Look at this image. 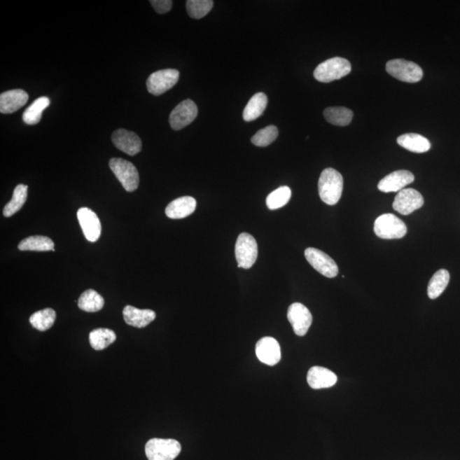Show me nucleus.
<instances>
[{
    "label": "nucleus",
    "mask_w": 460,
    "mask_h": 460,
    "mask_svg": "<svg viewBox=\"0 0 460 460\" xmlns=\"http://www.w3.org/2000/svg\"><path fill=\"white\" fill-rule=\"evenodd\" d=\"M344 179L340 173L333 168H326L321 172L318 190L322 202L333 206L340 202L343 192Z\"/></svg>",
    "instance_id": "obj_1"
},
{
    "label": "nucleus",
    "mask_w": 460,
    "mask_h": 460,
    "mask_svg": "<svg viewBox=\"0 0 460 460\" xmlns=\"http://www.w3.org/2000/svg\"><path fill=\"white\" fill-rule=\"evenodd\" d=\"M351 72V64L347 59L333 57L318 65L314 71V77L322 83H330L340 80Z\"/></svg>",
    "instance_id": "obj_2"
},
{
    "label": "nucleus",
    "mask_w": 460,
    "mask_h": 460,
    "mask_svg": "<svg viewBox=\"0 0 460 460\" xmlns=\"http://www.w3.org/2000/svg\"><path fill=\"white\" fill-rule=\"evenodd\" d=\"M181 450V444L174 439L153 438L145 446L148 460H174Z\"/></svg>",
    "instance_id": "obj_3"
},
{
    "label": "nucleus",
    "mask_w": 460,
    "mask_h": 460,
    "mask_svg": "<svg viewBox=\"0 0 460 460\" xmlns=\"http://www.w3.org/2000/svg\"><path fill=\"white\" fill-rule=\"evenodd\" d=\"M109 167L127 192L137 190L139 186V173L132 162L120 158L109 161Z\"/></svg>",
    "instance_id": "obj_4"
},
{
    "label": "nucleus",
    "mask_w": 460,
    "mask_h": 460,
    "mask_svg": "<svg viewBox=\"0 0 460 460\" xmlns=\"http://www.w3.org/2000/svg\"><path fill=\"white\" fill-rule=\"evenodd\" d=\"M386 71L389 74L396 80L407 82V83H417L422 80L424 73L421 68L415 62L404 60V59H394L387 62Z\"/></svg>",
    "instance_id": "obj_5"
},
{
    "label": "nucleus",
    "mask_w": 460,
    "mask_h": 460,
    "mask_svg": "<svg viewBox=\"0 0 460 460\" xmlns=\"http://www.w3.org/2000/svg\"><path fill=\"white\" fill-rule=\"evenodd\" d=\"M375 232L377 237L385 239H400L406 235V224L396 215L383 214L376 219Z\"/></svg>",
    "instance_id": "obj_6"
},
{
    "label": "nucleus",
    "mask_w": 460,
    "mask_h": 460,
    "mask_svg": "<svg viewBox=\"0 0 460 460\" xmlns=\"http://www.w3.org/2000/svg\"><path fill=\"white\" fill-rule=\"evenodd\" d=\"M258 243L250 234L242 233L239 235L235 243V258L238 268L251 269L258 258Z\"/></svg>",
    "instance_id": "obj_7"
},
{
    "label": "nucleus",
    "mask_w": 460,
    "mask_h": 460,
    "mask_svg": "<svg viewBox=\"0 0 460 460\" xmlns=\"http://www.w3.org/2000/svg\"><path fill=\"white\" fill-rule=\"evenodd\" d=\"M179 72L176 69H163L153 73L147 81L148 92L152 95H162L178 83Z\"/></svg>",
    "instance_id": "obj_8"
},
{
    "label": "nucleus",
    "mask_w": 460,
    "mask_h": 460,
    "mask_svg": "<svg viewBox=\"0 0 460 460\" xmlns=\"http://www.w3.org/2000/svg\"><path fill=\"white\" fill-rule=\"evenodd\" d=\"M305 255L309 265L325 277L334 278L339 274L337 263L324 251L309 247L305 250Z\"/></svg>",
    "instance_id": "obj_9"
},
{
    "label": "nucleus",
    "mask_w": 460,
    "mask_h": 460,
    "mask_svg": "<svg viewBox=\"0 0 460 460\" xmlns=\"http://www.w3.org/2000/svg\"><path fill=\"white\" fill-rule=\"evenodd\" d=\"M198 115L197 106L190 99H186L180 102L176 107L172 110L169 123L175 131H179L190 125L196 119Z\"/></svg>",
    "instance_id": "obj_10"
},
{
    "label": "nucleus",
    "mask_w": 460,
    "mask_h": 460,
    "mask_svg": "<svg viewBox=\"0 0 460 460\" xmlns=\"http://www.w3.org/2000/svg\"><path fill=\"white\" fill-rule=\"evenodd\" d=\"M424 198L414 188H404L396 196L393 208L400 214L407 216L424 206Z\"/></svg>",
    "instance_id": "obj_11"
},
{
    "label": "nucleus",
    "mask_w": 460,
    "mask_h": 460,
    "mask_svg": "<svg viewBox=\"0 0 460 460\" xmlns=\"http://www.w3.org/2000/svg\"><path fill=\"white\" fill-rule=\"evenodd\" d=\"M288 319L292 325L295 334L305 336L312 324L313 317L308 308L300 302L291 305L288 312Z\"/></svg>",
    "instance_id": "obj_12"
},
{
    "label": "nucleus",
    "mask_w": 460,
    "mask_h": 460,
    "mask_svg": "<svg viewBox=\"0 0 460 460\" xmlns=\"http://www.w3.org/2000/svg\"><path fill=\"white\" fill-rule=\"evenodd\" d=\"M256 355L263 363L268 365H277L281 358L280 344L274 337H263L256 344Z\"/></svg>",
    "instance_id": "obj_13"
},
{
    "label": "nucleus",
    "mask_w": 460,
    "mask_h": 460,
    "mask_svg": "<svg viewBox=\"0 0 460 460\" xmlns=\"http://www.w3.org/2000/svg\"><path fill=\"white\" fill-rule=\"evenodd\" d=\"M78 222L86 239L96 242L101 235V223L97 215L89 208L82 207L77 212Z\"/></svg>",
    "instance_id": "obj_14"
},
{
    "label": "nucleus",
    "mask_w": 460,
    "mask_h": 460,
    "mask_svg": "<svg viewBox=\"0 0 460 460\" xmlns=\"http://www.w3.org/2000/svg\"><path fill=\"white\" fill-rule=\"evenodd\" d=\"M414 175L411 172L396 171L381 179L377 184V188L384 193L400 192L404 190V188L408 184L414 182Z\"/></svg>",
    "instance_id": "obj_15"
},
{
    "label": "nucleus",
    "mask_w": 460,
    "mask_h": 460,
    "mask_svg": "<svg viewBox=\"0 0 460 460\" xmlns=\"http://www.w3.org/2000/svg\"><path fill=\"white\" fill-rule=\"evenodd\" d=\"M113 144L120 151L133 156L141 151V141L135 132L125 129L117 130L112 135Z\"/></svg>",
    "instance_id": "obj_16"
},
{
    "label": "nucleus",
    "mask_w": 460,
    "mask_h": 460,
    "mask_svg": "<svg viewBox=\"0 0 460 460\" xmlns=\"http://www.w3.org/2000/svg\"><path fill=\"white\" fill-rule=\"evenodd\" d=\"M29 95L21 89L8 90L0 95V112L13 113L25 106L29 101Z\"/></svg>",
    "instance_id": "obj_17"
},
{
    "label": "nucleus",
    "mask_w": 460,
    "mask_h": 460,
    "mask_svg": "<svg viewBox=\"0 0 460 460\" xmlns=\"http://www.w3.org/2000/svg\"><path fill=\"white\" fill-rule=\"evenodd\" d=\"M337 381L335 373L326 368L313 367L307 375V382L314 390L332 387Z\"/></svg>",
    "instance_id": "obj_18"
},
{
    "label": "nucleus",
    "mask_w": 460,
    "mask_h": 460,
    "mask_svg": "<svg viewBox=\"0 0 460 460\" xmlns=\"http://www.w3.org/2000/svg\"><path fill=\"white\" fill-rule=\"evenodd\" d=\"M125 323L137 328H144L155 321L156 314L151 309H140L131 305L125 306L123 310Z\"/></svg>",
    "instance_id": "obj_19"
},
{
    "label": "nucleus",
    "mask_w": 460,
    "mask_h": 460,
    "mask_svg": "<svg viewBox=\"0 0 460 460\" xmlns=\"http://www.w3.org/2000/svg\"><path fill=\"white\" fill-rule=\"evenodd\" d=\"M196 200L191 196H183L173 200L166 208L169 218L182 219L188 217L195 211Z\"/></svg>",
    "instance_id": "obj_20"
},
{
    "label": "nucleus",
    "mask_w": 460,
    "mask_h": 460,
    "mask_svg": "<svg viewBox=\"0 0 460 460\" xmlns=\"http://www.w3.org/2000/svg\"><path fill=\"white\" fill-rule=\"evenodd\" d=\"M397 144L407 151L417 153H426L430 151L431 146L426 137L416 133H407L400 136L397 139Z\"/></svg>",
    "instance_id": "obj_21"
},
{
    "label": "nucleus",
    "mask_w": 460,
    "mask_h": 460,
    "mask_svg": "<svg viewBox=\"0 0 460 460\" xmlns=\"http://www.w3.org/2000/svg\"><path fill=\"white\" fill-rule=\"evenodd\" d=\"M268 104V97L265 93L259 92L251 98L243 111V119L250 122L260 117Z\"/></svg>",
    "instance_id": "obj_22"
},
{
    "label": "nucleus",
    "mask_w": 460,
    "mask_h": 460,
    "mask_svg": "<svg viewBox=\"0 0 460 460\" xmlns=\"http://www.w3.org/2000/svg\"><path fill=\"white\" fill-rule=\"evenodd\" d=\"M78 306L85 312H97L104 308V300L95 290L89 289L81 295Z\"/></svg>",
    "instance_id": "obj_23"
},
{
    "label": "nucleus",
    "mask_w": 460,
    "mask_h": 460,
    "mask_svg": "<svg viewBox=\"0 0 460 460\" xmlns=\"http://www.w3.org/2000/svg\"><path fill=\"white\" fill-rule=\"evenodd\" d=\"M50 101L48 97H41L34 101L33 104L27 108L22 115V120L25 123L29 125H34L39 123L42 118V113L44 110L49 107Z\"/></svg>",
    "instance_id": "obj_24"
},
{
    "label": "nucleus",
    "mask_w": 460,
    "mask_h": 460,
    "mask_svg": "<svg viewBox=\"0 0 460 460\" xmlns=\"http://www.w3.org/2000/svg\"><path fill=\"white\" fill-rule=\"evenodd\" d=\"M54 242L49 237H42V235H34L22 239L19 243L18 249L20 251H50L54 249Z\"/></svg>",
    "instance_id": "obj_25"
},
{
    "label": "nucleus",
    "mask_w": 460,
    "mask_h": 460,
    "mask_svg": "<svg viewBox=\"0 0 460 460\" xmlns=\"http://www.w3.org/2000/svg\"><path fill=\"white\" fill-rule=\"evenodd\" d=\"M89 340L94 349L102 351L116 340V334L109 328H97L90 332Z\"/></svg>",
    "instance_id": "obj_26"
},
{
    "label": "nucleus",
    "mask_w": 460,
    "mask_h": 460,
    "mask_svg": "<svg viewBox=\"0 0 460 460\" xmlns=\"http://www.w3.org/2000/svg\"><path fill=\"white\" fill-rule=\"evenodd\" d=\"M450 281V274L446 270H440L435 272L428 282L427 293L431 300H435L447 288Z\"/></svg>",
    "instance_id": "obj_27"
},
{
    "label": "nucleus",
    "mask_w": 460,
    "mask_h": 460,
    "mask_svg": "<svg viewBox=\"0 0 460 460\" xmlns=\"http://www.w3.org/2000/svg\"><path fill=\"white\" fill-rule=\"evenodd\" d=\"M323 115L326 121L337 127H346L351 124L354 116L351 109L344 107L326 109Z\"/></svg>",
    "instance_id": "obj_28"
},
{
    "label": "nucleus",
    "mask_w": 460,
    "mask_h": 460,
    "mask_svg": "<svg viewBox=\"0 0 460 460\" xmlns=\"http://www.w3.org/2000/svg\"><path fill=\"white\" fill-rule=\"evenodd\" d=\"M27 198V186L25 184H19L15 188L13 199L4 207L3 214L6 218H10L25 206Z\"/></svg>",
    "instance_id": "obj_29"
},
{
    "label": "nucleus",
    "mask_w": 460,
    "mask_h": 460,
    "mask_svg": "<svg viewBox=\"0 0 460 460\" xmlns=\"http://www.w3.org/2000/svg\"><path fill=\"white\" fill-rule=\"evenodd\" d=\"M56 318V312L53 309L47 308L34 313L30 316L29 321L33 328L39 331L45 332L51 328Z\"/></svg>",
    "instance_id": "obj_30"
},
{
    "label": "nucleus",
    "mask_w": 460,
    "mask_h": 460,
    "mask_svg": "<svg viewBox=\"0 0 460 460\" xmlns=\"http://www.w3.org/2000/svg\"><path fill=\"white\" fill-rule=\"evenodd\" d=\"M292 197V190L288 186L278 188L268 195L266 204L270 210H277L285 207Z\"/></svg>",
    "instance_id": "obj_31"
},
{
    "label": "nucleus",
    "mask_w": 460,
    "mask_h": 460,
    "mask_svg": "<svg viewBox=\"0 0 460 460\" xmlns=\"http://www.w3.org/2000/svg\"><path fill=\"white\" fill-rule=\"evenodd\" d=\"M214 4L212 0H188L187 13L191 18L202 19L210 13Z\"/></svg>",
    "instance_id": "obj_32"
},
{
    "label": "nucleus",
    "mask_w": 460,
    "mask_h": 460,
    "mask_svg": "<svg viewBox=\"0 0 460 460\" xmlns=\"http://www.w3.org/2000/svg\"><path fill=\"white\" fill-rule=\"evenodd\" d=\"M279 131L274 125H269L265 128L261 129L251 137V143L258 147L269 146L273 141L277 139Z\"/></svg>",
    "instance_id": "obj_33"
},
{
    "label": "nucleus",
    "mask_w": 460,
    "mask_h": 460,
    "mask_svg": "<svg viewBox=\"0 0 460 460\" xmlns=\"http://www.w3.org/2000/svg\"><path fill=\"white\" fill-rule=\"evenodd\" d=\"M151 4L157 13L166 14L171 11L172 1L171 0H151Z\"/></svg>",
    "instance_id": "obj_34"
}]
</instances>
